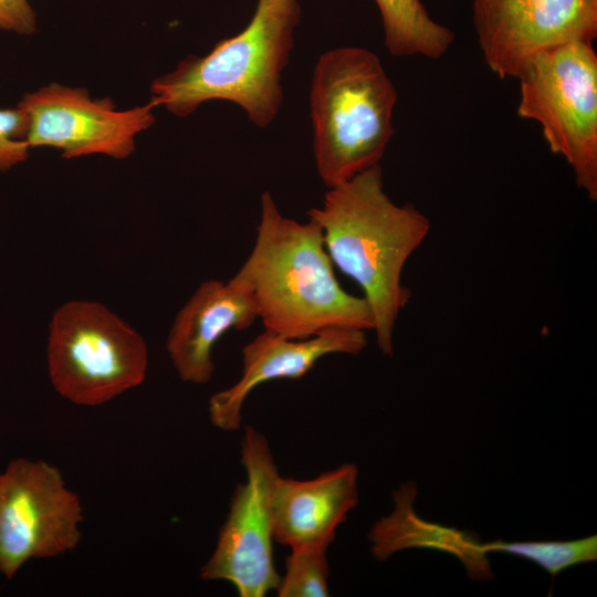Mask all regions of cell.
I'll return each mask as SVG.
<instances>
[{"label": "cell", "mask_w": 597, "mask_h": 597, "mask_svg": "<svg viewBox=\"0 0 597 597\" xmlns=\"http://www.w3.org/2000/svg\"><path fill=\"white\" fill-rule=\"evenodd\" d=\"M357 476L352 463L308 480L279 475L272 493L274 541L290 548L328 547L358 502Z\"/></svg>", "instance_id": "obj_13"}, {"label": "cell", "mask_w": 597, "mask_h": 597, "mask_svg": "<svg viewBox=\"0 0 597 597\" xmlns=\"http://www.w3.org/2000/svg\"><path fill=\"white\" fill-rule=\"evenodd\" d=\"M307 216L321 228L334 266L362 289L377 345L391 355L394 328L411 297L402 271L429 234L428 217L410 203L394 202L384 189L379 165L329 187L322 205Z\"/></svg>", "instance_id": "obj_1"}, {"label": "cell", "mask_w": 597, "mask_h": 597, "mask_svg": "<svg viewBox=\"0 0 597 597\" xmlns=\"http://www.w3.org/2000/svg\"><path fill=\"white\" fill-rule=\"evenodd\" d=\"M575 40L534 55L517 76V115L538 123L549 149L573 169L576 185L597 200V55Z\"/></svg>", "instance_id": "obj_6"}, {"label": "cell", "mask_w": 597, "mask_h": 597, "mask_svg": "<svg viewBox=\"0 0 597 597\" xmlns=\"http://www.w3.org/2000/svg\"><path fill=\"white\" fill-rule=\"evenodd\" d=\"M473 24L488 67L517 78L537 53L597 33V0H473Z\"/></svg>", "instance_id": "obj_10"}, {"label": "cell", "mask_w": 597, "mask_h": 597, "mask_svg": "<svg viewBox=\"0 0 597 597\" xmlns=\"http://www.w3.org/2000/svg\"><path fill=\"white\" fill-rule=\"evenodd\" d=\"M485 553L502 552L534 562L552 577L579 563L596 561L597 537L574 541L514 542L495 541L481 544Z\"/></svg>", "instance_id": "obj_16"}, {"label": "cell", "mask_w": 597, "mask_h": 597, "mask_svg": "<svg viewBox=\"0 0 597 597\" xmlns=\"http://www.w3.org/2000/svg\"><path fill=\"white\" fill-rule=\"evenodd\" d=\"M0 30L20 35L36 31V14L29 0H0Z\"/></svg>", "instance_id": "obj_19"}, {"label": "cell", "mask_w": 597, "mask_h": 597, "mask_svg": "<svg viewBox=\"0 0 597 597\" xmlns=\"http://www.w3.org/2000/svg\"><path fill=\"white\" fill-rule=\"evenodd\" d=\"M384 27L385 45L394 56L442 57L453 32L434 21L421 0H375Z\"/></svg>", "instance_id": "obj_15"}, {"label": "cell", "mask_w": 597, "mask_h": 597, "mask_svg": "<svg viewBox=\"0 0 597 597\" xmlns=\"http://www.w3.org/2000/svg\"><path fill=\"white\" fill-rule=\"evenodd\" d=\"M298 0H258L248 25L217 42L202 56L190 55L156 77L150 102L185 117L201 104L234 103L260 128L270 125L283 103L282 72L294 46Z\"/></svg>", "instance_id": "obj_3"}, {"label": "cell", "mask_w": 597, "mask_h": 597, "mask_svg": "<svg viewBox=\"0 0 597 597\" xmlns=\"http://www.w3.org/2000/svg\"><path fill=\"white\" fill-rule=\"evenodd\" d=\"M232 277L251 292L265 329L291 338L328 327L374 329L364 296L339 284L318 224L283 216L268 191L253 248Z\"/></svg>", "instance_id": "obj_2"}, {"label": "cell", "mask_w": 597, "mask_h": 597, "mask_svg": "<svg viewBox=\"0 0 597 597\" xmlns=\"http://www.w3.org/2000/svg\"><path fill=\"white\" fill-rule=\"evenodd\" d=\"M325 546L291 548L284 575L276 587L280 597L328 596V563Z\"/></svg>", "instance_id": "obj_17"}, {"label": "cell", "mask_w": 597, "mask_h": 597, "mask_svg": "<svg viewBox=\"0 0 597 597\" xmlns=\"http://www.w3.org/2000/svg\"><path fill=\"white\" fill-rule=\"evenodd\" d=\"M251 292L231 277L202 282L178 311L167 335L166 349L179 378L203 385L214 373L212 353L230 331H242L256 320Z\"/></svg>", "instance_id": "obj_12"}, {"label": "cell", "mask_w": 597, "mask_h": 597, "mask_svg": "<svg viewBox=\"0 0 597 597\" xmlns=\"http://www.w3.org/2000/svg\"><path fill=\"white\" fill-rule=\"evenodd\" d=\"M247 479L238 484L216 547L201 567L205 580H226L241 597L276 589L273 559L272 493L279 471L265 437L247 427L241 441Z\"/></svg>", "instance_id": "obj_7"}, {"label": "cell", "mask_w": 597, "mask_h": 597, "mask_svg": "<svg viewBox=\"0 0 597 597\" xmlns=\"http://www.w3.org/2000/svg\"><path fill=\"white\" fill-rule=\"evenodd\" d=\"M417 489L413 484L402 485L395 494V510L380 519L369 532L371 552L377 559H386L394 553L410 547H432L452 553L467 565L470 576L483 578L491 575L485 552L480 543L457 530L428 524L412 510Z\"/></svg>", "instance_id": "obj_14"}, {"label": "cell", "mask_w": 597, "mask_h": 597, "mask_svg": "<svg viewBox=\"0 0 597 597\" xmlns=\"http://www.w3.org/2000/svg\"><path fill=\"white\" fill-rule=\"evenodd\" d=\"M366 346V332L349 327H328L305 338H291L264 329L243 346L238 381L210 397V421L221 430H237L247 398L260 385L277 379H300L324 356L357 355Z\"/></svg>", "instance_id": "obj_11"}, {"label": "cell", "mask_w": 597, "mask_h": 597, "mask_svg": "<svg viewBox=\"0 0 597 597\" xmlns=\"http://www.w3.org/2000/svg\"><path fill=\"white\" fill-rule=\"evenodd\" d=\"M82 521L80 498L55 465L12 460L0 472V573L12 578L30 559L73 551Z\"/></svg>", "instance_id": "obj_8"}, {"label": "cell", "mask_w": 597, "mask_h": 597, "mask_svg": "<svg viewBox=\"0 0 597 597\" xmlns=\"http://www.w3.org/2000/svg\"><path fill=\"white\" fill-rule=\"evenodd\" d=\"M46 360L55 391L74 405L102 406L144 383V337L104 304L71 300L49 323Z\"/></svg>", "instance_id": "obj_5"}, {"label": "cell", "mask_w": 597, "mask_h": 597, "mask_svg": "<svg viewBox=\"0 0 597 597\" xmlns=\"http://www.w3.org/2000/svg\"><path fill=\"white\" fill-rule=\"evenodd\" d=\"M397 92L379 57L364 48L323 53L310 92L313 151L329 188L379 165L394 135Z\"/></svg>", "instance_id": "obj_4"}, {"label": "cell", "mask_w": 597, "mask_h": 597, "mask_svg": "<svg viewBox=\"0 0 597 597\" xmlns=\"http://www.w3.org/2000/svg\"><path fill=\"white\" fill-rule=\"evenodd\" d=\"M27 118L21 109L0 108V171H6L29 157L25 142Z\"/></svg>", "instance_id": "obj_18"}, {"label": "cell", "mask_w": 597, "mask_h": 597, "mask_svg": "<svg viewBox=\"0 0 597 597\" xmlns=\"http://www.w3.org/2000/svg\"><path fill=\"white\" fill-rule=\"evenodd\" d=\"M17 107L27 118L30 148L51 147L64 158L102 154L129 157L135 137L155 123V104L119 111L109 97L92 98L86 88L51 83L23 95Z\"/></svg>", "instance_id": "obj_9"}]
</instances>
